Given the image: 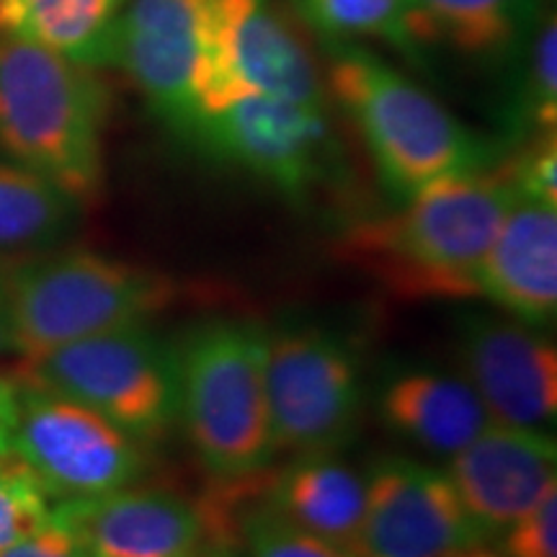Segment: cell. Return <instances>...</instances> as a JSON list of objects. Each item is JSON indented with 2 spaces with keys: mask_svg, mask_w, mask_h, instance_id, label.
Returning a JSON list of instances; mask_svg holds the SVG:
<instances>
[{
  "mask_svg": "<svg viewBox=\"0 0 557 557\" xmlns=\"http://www.w3.org/2000/svg\"><path fill=\"white\" fill-rule=\"evenodd\" d=\"M519 199L511 169L436 181L393 218L361 225L348 250L400 297H472L500 222Z\"/></svg>",
  "mask_w": 557,
  "mask_h": 557,
  "instance_id": "obj_1",
  "label": "cell"
},
{
  "mask_svg": "<svg viewBox=\"0 0 557 557\" xmlns=\"http://www.w3.org/2000/svg\"><path fill=\"white\" fill-rule=\"evenodd\" d=\"M107 88L90 67L0 32V150L75 199L101 191Z\"/></svg>",
  "mask_w": 557,
  "mask_h": 557,
  "instance_id": "obj_2",
  "label": "cell"
},
{
  "mask_svg": "<svg viewBox=\"0 0 557 557\" xmlns=\"http://www.w3.org/2000/svg\"><path fill=\"white\" fill-rule=\"evenodd\" d=\"M331 88L364 137L380 181L408 201L436 181L491 169L498 145L480 137L377 54L333 47Z\"/></svg>",
  "mask_w": 557,
  "mask_h": 557,
  "instance_id": "obj_3",
  "label": "cell"
},
{
  "mask_svg": "<svg viewBox=\"0 0 557 557\" xmlns=\"http://www.w3.org/2000/svg\"><path fill=\"white\" fill-rule=\"evenodd\" d=\"M178 421L214 480L269 470L276 457L267 331L238 320L197 325L176 346Z\"/></svg>",
  "mask_w": 557,
  "mask_h": 557,
  "instance_id": "obj_4",
  "label": "cell"
},
{
  "mask_svg": "<svg viewBox=\"0 0 557 557\" xmlns=\"http://www.w3.org/2000/svg\"><path fill=\"white\" fill-rule=\"evenodd\" d=\"M13 351L29 361L99 333L150 323L178 299L169 274L94 250L39 256L5 276Z\"/></svg>",
  "mask_w": 557,
  "mask_h": 557,
  "instance_id": "obj_5",
  "label": "cell"
},
{
  "mask_svg": "<svg viewBox=\"0 0 557 557\" xmlns=\"http://www.w3.org/2000/svg\"><path fill=\"white\" fill-rule=\"evenodd\" d=\"M29 382L96 410L143 444L178 421L176 346L148 323L54 348L29 361Z\"/></svg>",
  "mask_w": 557,
  "mask_h": 557,
  "instance_id": "obj_6",
  "label": "cell"
},
{
  "mask_svg": "<svg viewBox=\"0 0 557 557\" xmlns=\"http://www.w3.org/2000/svg\"><path fill=\"white\" fill-rule=\"evenodd\" d=\"M267 385L278 451H336L361 418V367L338 333L297 325L267 333Z\"/></svg>",
  "mask_w": 557,
  "mask_h": 557,
  "instance_id": "obj_7",
  "label": "cell"
},
{
  "mask_svg": "<svg viewBox=\"0 0 557 557\" xmlns=\"http://www.w3.org/2000/svg\"><path fill=\"white\" fill-rule=\"evenodd\" d=\"M11 451L58 500L129 487L148 468L143 442L96 410L34 382L16 387Z\"/></svg>",
  "mask_w": 557,
  "mask_h": 557,
  "instance_id": "obj_8",
  "label": "cell"
},
{
  "mask_svg": "<svg viewBox=\"0 0 557 557\" xmlns=\"http://www.w3.org/2000/svg\"><path fill=\"white\" fill-rule=\"evenodd\" d=\"M364 483V517L348 547L357 557H459L487 545L447 470L385 457Z\"/></svg>",
  "mask_w": 557,
  "mask_h": 557,
  "instance_id": "obj_9",
  "label": "cell"
},
{
  "mask_svg": "<svg viewBox=\"0 0 557 557\" xmlns=\"http://www.w3.org/2000/svg\"><path fill=\"white\" fill-rule=\"evenodd\" d=\"M457 361L491 421L545 429L557 416V348L532 325L470 312L457 331Z\"/></svg>",
  "mask_w": 557,
  "mask_h": 557,
  "instance_id": "obj_10",
  "label": "cell"
},
{
  "mask_svg": "<svg viewBox=\"0 0 557 557\" xmlns=\"http://www.w3.org/2000/svg\"><path fill=\"white\" fill-rule=\"evenodd\" d=\"M194 137L297 199L325 176L333 148L325 111L267 96L233 101L207 116Z\"/></svg>",
  "mask_w": 557,
  "mask_h": 557,
  "instance_id": "obj_11",
  "label": "cell"
},
{
  "mask_svg": "<svg viewBox=\"0 0 557 557\" xmlns=\"http://www.w3.org/2000/svg\"><path fill=\"white\" fill-rule=\"evenodd\" d=\"M243 96H267L297 107L325 109V94L310 54L282 21L263 11V5L250 11L225 41L199 58V124Z\"/></svg>",
  "mask_w": 557,
  "mask_h": 557,
  "instance_id": "obj_12",
  "label": "cell"
},
{
  "mask_svg": "<svg viewBox=\"0 0 557 557\" xmlns=\"http://www.w3.org/2000/svg\"><path fill=\"white\" fill-rule=\"evenodd\" d=\"M449 478L487 540L557 493V444L545 429L491 421L449 457Z\"/></svg>",
  "mask_w": 557,
  "mask_h": 557,
  "instance_id": "obj_13",
  "label": "cell"
},
{
  "mask_svg": "<svg viewBox=\"0 0 557 557\" xmlns=\"http://www.w3.org/2000/svg\"><path fill=\"white\" fill-rule=\"evenodd\" d=\"M52 519L83 542L90 557H201L205 521L199 506L165 491H120L70 498Z\"/></svg>",
  "mask_w": 557,
  "mask_h": 557,
  "instance_id": "obj_14",
  "label": "cell"
},
{
  "mask_svg": "<svg viewBox=\"0 0 557 557\" xmlns=\"http://www.w3.org/2000/svg\"><path fill=\"white\" fill-rule=\"evenodd\" d=\"M475 292L508 318L545 329L557 315V205L519 197L475 276Z\"/></svg>",
  "mask_w": 557,
  "mask_h": 557,
  "instance_id": "obj_15",
  "label": "cell"
},
{
  "mask_svg": "<svg viewBox=\"0 0 557 557\" xmlns=\"http://www.w3.org/2000/svg\"><path fill=\"white\" fill-rule=\"evenodd\" d=\"M380 418L410 444L447 459L491 423L465 377L436 369H408L389 380L380 393Z\"/></svg>",
  "mask_w": 557,
  "mask_h": 557,
  "instance_id": "obj_16",
  "label": "cell"
},
{
  "mask_svg": "<svg viewBox=\"0 0 557 557\" xmlns=\"http://www.w3.org/2000/svg\"><path fill=\"white\" fill-rule=\"evenodd\" d=\"M263 500L305 532L351 547L364 517L367 483L331 451H310L263 483Z\"/></svg>",
  "mask_w": 557,
  "mask_h": 557,
  "instance_id": "obj_17",
  "label": "cell"
},
{
  "mask_svg": "<svg viewBox=\"0 0 557 557\" xmlns=\"http://www.w3.org/2000/svg\"><path fill=\"white\" fill-rule=\"evenodd\" d=\"M81 199L41 173L0 160V261H32L60 246L81 218Z\"/></svg>",
  "mask_w": 557,
  "mask_h": 557,
  "instance_id": "obj_18",
  "label": "cell"
},
{
  "mask_svg": "<svg viewBox=\"0 0 557 557\" xmlns=\"http://www.w3.org/2000/svg\"><path fill=\"white\" fill-rule=\"evenodd\" d=\"M416 41H451L470 54H513L537 29L542 0H408Z\"/></svg>",
  "mask_w": 557,
  "mask_h": 557,
  "instance_id": "obj_19",
  "label": "cell"
},
{
  "mask_svg": "<svg viewBox=\"0 0 557 557\" xmlns=\"http://www.w3.org/2000/svg\"><path fill=\"white\" fill-rule=\"evenodd\" d=\"M124 5L127 0H0V32L101 67L103 45Z\"/></svg>",
  "mask_w": 557,
  "mask_h": 557,
  "instance_id": "obj_20",
  "label": "cell"
},
{
  "mask_svg": "<svg viewBox=\"0 0 557 557\" xmlns=\"http://www.w3.org/2000/svg\"><path fill=\"white\" fill-rule=\"evenodd\" d=\"M297 5L305 18L331 39L374 34L395 41L406 52L418 45L408 0H297Z\"/></svg>",
  "mask_w": 557,
  "mask_h": 557,
  "instance_id": "obj_21",
  "label": "cell"
},
{
  "mask_svg": "<svg viewBox=\"0 0 557 557\" xmlns=\"http://www.w3.org/2000/svg\"><path fill=\"white\" fill-rule=\"evenodd\" d=\"M527 67L511 103L508 127L513 132H555L557 120V21L553 13L527 41Z\"/></svg>",
  "mask_w": 557,
  "mask_h": 557,
  "instance_id": "obj_22",
  "label": "cell"
},
{
  "mask_svg": "<svg viewBox=\"0 0 557 557\" xmlns=\"http://www.w3.org/2000/svg\"><path fill=\"white\" fill-rule=\"evenodd\" d=\"M238 532L240 547L248 557H357L348 547L305 532L278 517L267 500H259V496L240 511Z\"/></svg>",
  "mask_w": 557,
  "mask_h": 557,
  "instance_id": "obj_23",
  "label": "cell"
},
{
  "mask_svg": "<svg viewBox=\"0 0 557 557\" xmlns=\"http://www.w3.org/2000/svg\"><path fill=\"white\" fill-rule=\"evenodd\" d=\"M50 493L13 451L0 457V549L45 529L52 519Z\"/></svg>",
  "mask_w": 557,
  "mask_h": 557,
  "instance_id": "obj_24",
  "label": "cell"
},
{
  "mask_svg": "<svg viewBox=\"0 0 557 557\" xmlns=\"http://www.w3.org/2000/svg\"><path fill=\"white\" fill-rule=\"evenodd\" d=\"M504 557H557V493L498 534Z\"/></svg>",
  "mask_w": 557,
  "mask_h": 557,
  "instance_id": "obj_25",
  "label": "cell"
},
{
  "mask_svg": "<svg viewBox=\"0 0 557 557\" xmlns=\"http://www.w3.org/2000/svg\"><path fill=\"white\" fill-rule=\"evenodd\" d=\"M513 184L519 197L540 199L547 205H557V145L555 132H545L542 143L527 150L517 163L511 165Z\"/></svg>",
  "mask_w": 557,
  "mask_h": 557,
  "instance_id": "obj_26",
  "label": "cell"
},
{
  "mask_svg": "<svg viewBox=\"0 0 557 557\" xmlns=\"http://www.w3.org/2000/svg\"><path fill=\"white\" fill-rule=\"evenodd\" d=\"M0 557H90V553L67 527L50 519V524L32 537L0 549Z\"/></svg>",
  "mask_w": 557,
  "mask_h": 557,
  "instance_id": "obj_27",
  "label": "cell"
},
{
  "mask_svg": "<svg viewBox=\"0 0 557 557\" xmlns=\"http://www.w3.org/2000/svg\"><path fill=\"white\" fill-rule=\"evenodd\" d=\"M13 423H16V385L0 377V457L11 451Z\"/></svg>",
  "mask_w": 557,
  "mask_h": 557,
  "instance_id": "obj_28",
  "label": "cell"
},
{
  "mask_svg": "<svg viewBox=\"0 0 557 557\" xmlns=\"http://www.w3.org/2000/svg\"><path fill=\"white\" fill-rule=\"evenodd\" d=\"M13 351V331H11V305H9V284L0 274V354Z\"/></svg>",
  "mask_w": 557,
  "mask_h": 557,
  "instance_id": "obj_29",
  "label": "cell"
},
{
  "mask_svg": "<svg viewBox=\"0 0 557 557\" xmlns=\"http://www.w3.org/2000/svg\"><path fill=\"white\" fill-rule=\"evenodd\" d=\"M459 557H504V555H500L498 549H491L487 545H480V547L468 549V553L459 555Z\"/></svg>",
  "mask_w": 557,
  "mask_h": 557,
  "instance_id": "obj_30",
  "label": "cell"
},
{
  "mask_svg": "<svg viewBox=\"0 0 557 557\" xmlns=\"http://www.w3.org/2000/svg\"><path fill=\"white\" fill-rule=\"evenodd\" d=\"M212 557H225V555H212Z\"/></svg>",
  "mask_w": 557,
  "mask_h": 557,
  "instance_id": "obj_31",
  "label": "cell"
}]
</instances>
